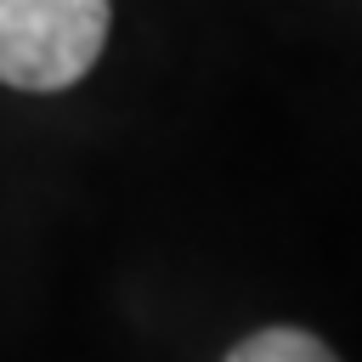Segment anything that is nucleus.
Segmentation results:
<instances>
[{"label": "nucleus", "mask_w": 362, "mask_h": 362, "mask_svg": "<svg viewBox=\"0 0 362 362\" xmlns=\"http://www.w3.org/2000/svg\"><path fill=\"white\" fill-rule=\"evenodd\" d=\"M226 362H339V356L317 334H305V328H260Z\"/></svg>", "instance_id": "nucleus-2"}, {"label": "nucleus", "mask_w": 362, "mask_h": 362, "mask_svg": "<svg viewBox=\"0 0 362 362\" xmlns=\"http://www.w3.org/2000/svg\"><path fill=\"white\" fill-rule=\"evenodd\" d=\"M107 0H0V79L11 90H68L107 45Z\"/></svg>", "instance_id": "nucleus-1"}]
</instances>
